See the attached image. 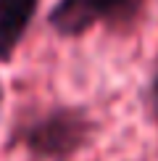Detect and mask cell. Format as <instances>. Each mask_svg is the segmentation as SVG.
I'll list each match as a JSON object with an SVG mask.
<instances>
[{
	"label": "cell",
	"instance_id": "5",
	"mask_svg": "<svg viewBox=\"0 0 158 161\" xmlns=\"http://www.w3.org/2000/svg\"><path fill=\"white\" fill-rule=\"evenodd\" d=\"M3 106H5V85L0 79V114H3Z\"/></svg>",
	"mask_w": 158,
	"mask_h": 161
},
{
	"label": "cell",
	"instance_id": "3",
	"mask_svg": "<svg viewBox=\"0 0 158 161\" xmlns=\"http://www.w3.org/2000/svg\"><path fill=\"white\" fill-rule=\"evenodd\" d=\"M42 0H0V64H11L29 35Z\"/></svg>",
	"mask_w": 158,
	"mask_h": 161
},
{
	"label": "cell",
	"instance_id": "2",
	"mask_svg": "<svg viewBox=\"0 0 158 161\" xmlns=\"http://www.w3.org/2000/svg\"><path fill=\"white\" fill-rule=\"evenodd\" d=\"M142 5L145 0H55V5L48 11V26L61 40H79L95 26H132Z\"/></svg>",
	"mask_w": 158,
	"mask_h": 161
},
{
	"label": "cell",
	"instance_id": "4",
	"mask_svg": "<svg viewBox=\"0 0 158 161\" xmlns=\"http://www.w3.org/2000/svg\"><path fill=\"white\" fill-rule=\"evenodd\" d=\"M140 106H142V116L150 127L158 130V53L150 64V71L145 77V85L140 90Z\"/></svg>",
	"mask_w": 158,
	"mask_h": 161
},
{
	"label": "cell",
	"instance_id": "1",
	"mask_svg": "<svg viewBox=\"0 0 158 161\" xmlns=\"http://www.w3.org/2000/svg\"><path fill=\"white\" fill-rule=\"evenodd\" d=\"M100 122L84 103H50L21 108L3 151H24L32 161H74L95 143Z\"/></svg>",
	"mask_w": 158,
	"mask_h": 161
}]
</instances>
